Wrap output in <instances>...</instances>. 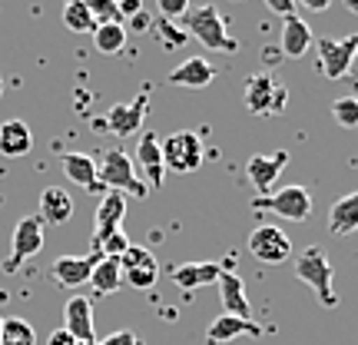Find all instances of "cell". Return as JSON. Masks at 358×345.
I'll return each instance as SVG.
<instances>
[{"label":"cell","mask_w":358,"mask_h":345,"mask_svg":"<svg viewBox=\"0 0 358 345\" xmlns=\"http://www.w3.org/2000/svg\"><path fill=\"white\" fill-rule=\"evenodd\" d=\"M266 7H268L272 13H279L282 20H285V17H292V13H299V7H295L292 0H268Z\"/></svg>","instance_id":"obj_33"},{"label":"cell","mask_w":358,"mask_h":345,"mask_svg":"<svg viewBox=\"0 0 358 345\" xmlns=\"http://www.w3.org/2000/svg\"><path fill=\"white\" fill-rule=\"evenodd\" d=\"M90 286H93V293L100 295H113L120 286H123V269H120V259H106L103 256L93 269V276H90Z\"/></svg>","instance_id":"obj_25"},{"label":"cell","mask_w":358,"mask_h":345,"mask_svg":"<svg viewBox=\"0 0 358 345\" xmlns=\"http://www.w3.org/2000/svg\"><path fill=\"white\" fill-rule=\"evenodd\" d=\"M249 253L266 262V266H275V262H285L292 256V239L279 230V226H256L252 236H249Z\"/></svg>","instance_id":"obj_9"},{"label":"cell","mask_w":358,"mask_h":345,"mask_svg":"<svg viewBox=\"0 0 358 345\" xmlns=\"http://www.w3.org/2000/svg\"><path fill=\"white\" fill-rule=\"evenodd\" d=\"M289 103V90L272 73H256L245 80V110L252 116H279Z\"/></svg>","instance_id":"obj_4"},{"label":"cell","mask_w":358,"mask_h":345,"mask_svg":"<svg viewBox=\"0 0 358 345\" xmlns=\"http://www.w3.org/2000/svg\"><path fill=\"white\" fill-rule=\"evenodd\" d=\"M355 60H358V34H355Z\"/></svg>","instance_id":"obj_39"},{"label":"cell","mask_w":358,"mask_h":345,"mask_svg":"<svg viewBox=\"0 0 358 345\" xmlns=\"http://www.w3.org/2000/svg\"><path fill=\"white\" fill-rule=\"evenodd\" d=\"M358 230V192H348L342 199H335L329 209V232L335 236H352Z\"/></svg>","instance_id":"obj_24"},{"label":"cell","mask_w":358,"mask_h":345,"mask_svg":"<svg viewBox=\"0 0 358 345\" xmlns=\"http://www.w3.org/2000/svg\"><path fill=\"white\" fill-rule=\"evenodd\" d=\"M13 253L7 256V262H3V269L7 272H17L20 269V262H27L30 256H37L40 249H43V223H40V216H24L17 226H13Z\"/></svg>","instance_id":"obj_8"},{"label":"cell","mask_w":358,"mask_h":345,"mask_svg":"<svg viewBox=\"0 0 358 345\" xmlns=\"http://www.w3.org/2000/svg\"><path fill=\"white\" fill-rule=\"evenodd\" d=\"M64 329L80 345H96V332H93V302L87 295H70L64 309Z\"/></svg>","instance_id":"obj_14"},{"label":"cell","mask_w":358,"mask_h":345,"mask_svg":"<svg viewBox=\"0 0 358 345\" xmlns=\"http://www.w3.org/2000/svg\"><path fill=\"white\" fill-rule=\"evenodd\" d=\"M93 47L106 57H116L127 47V24H96L93 30Z\"/></svg>","instance_id":"obj_26"},{"label":"cell","mask_w":358,"mask_h":345,"mask_svg":"<svg viewBox=\"0 0 358 345\" xmlns=\"http://www.w3.org/2000/svg\"><path fill=\"white\" fill-rule=\"evenodd\" d=\"M179 27L196 37L203 43L206 50H222V53H236L239 50V40L229 37V30H226V20H222V13L213 7V3H203V7H189V10L182 13V20Z\"/></svg>","instance_id":"obj_1"},{"label":"cell","mask_w":358,"mask_h":345,"mask_svg":"<svg viewBox=\"0 0 358 345\" xmlns=\"http://www.w3.org/2000/svg\"><path fill=\"white\" fill-rule=\"evenodd\" d=\"M216 77V66L209 64L206 57H189L179 66L169 70V83L173 87H186V90H206Z\"/></svg>","instance_id":"obj_16"},{"label":"cell","mask_w":358,"mask_h":345,"mask_svg":"<svg viewBox=\"0 0 358 345\" xmlns=\"http://www.w3.org/2000/svg\"><path fill=\"white\" fill-rule=\"evenodd\" d=\"M308 47H312V30L306 27V20L292 13V17H285L282 20V53L289 57V60H299V57H306Z\"/></svg>","instance_id":"obj_22"},{"label":"cell","mask_w":358,"mask_h":345,"mask_svg":"<svg viewBox=\"0 0 358 345\" xmlns=\"http://www.w3.org/2000/svg\"><path fill=\"white\" fill-rule=\"evenodd\" d=\"M64 173L70 183L83 186L87 192H100V176H96V160L87 153H64Z\"/></svg>","instance_id":"obj_23"},{"label":"cell","mask_w":358,"mask_h":345,"mask_svg":"<svg viewBox=\"0 0 358 345\" xmlns=\"http://www.w3.org/2000/svg\"><path fill=\"white\" fill-rule=\"evenodd\" d=\"M332 116L342 127L355 129L358 127V97H338V100L332 103Z\"/></svg>","instance_id":"obj_30"},{"label":"cell","mask_w":358,"mask_h":345,"mask_svg":"<svg viewBox=\"0 0 358 345\" xmlns=\"http://www.w3.org/2000/svg\"><path fill=\"white\" fill-rule=\"evenodd\" d=\"M123 216H127V196L123 192H106L100 199V206H96V216H93V253L113 232L123 230Z\"/></svg>","instance_id":"obj_10"},{"label":"cell","mask_w":358,"mask_h":345,"mask_svg":"<svg viewBox=\"0 0 358 345\" xmlns=\"http://www.w3.org/2000/svg\"><path fill=\"white\" fill-rule=\"evenodd\" d=\"M116 7H120V17H136V13H143L140 0H123V3H116Z\"/></svg>","instance_id":"obj_35"},{"label":"cell","mask_w":358,"mask_h":345,"mask_svg":"<svg viewBox=\"0 0 358 345\" xmlns=\"http://www.w3.org/2000/svg\"><path fill=\"white\" fill-rule=\"evenodd\" d=\"M150 27H153V17H150V13L143 10V13H136V17H133V30H150Z\"/></svg>","instance_id":"obj_36"},{"label":"cell","mask_w":358,"mask_h":345,"mask_svg":"<svg viewBox=\"0 0 358 345\" xmlns=\"http://www.w3.org/2000/svg\"><path fill=\"white\" fill-rule=\"evenodd\" d=\"M222 269L226 266H219V262H182V266H176L169 272V279L176 282L179 289L192 293V289H199L206 282H216L222 276Z\"/></svg>","instance_id":"obj_21"},{"label":"cell","mask_w":358,"mask_h":345,"mask_svg":"<svg viewBox=\"0 0 358 345\" xmlns=\"http://www.w3.org/2000/svg\"><path fill=\"white\" fill-rule=\"evenodd\" d=\"M96 345H143V339L136 332H129V329H120V332L106 335V339H100Z\"/></svg>","instance_id":"obj_32"},{"label":"cell","mask_w":358,"mask_h":345,"mask_svg":"<svg viewBox=\"0 0 358 345\" xmlns=\"http://www.w3.org/2000/svg\"><path fill=\"white\" fill-rule=\"evenodd\" d=\"M219 299H222V312L226 316H236V319H249L252 316V306L245 299V282L232 272V269H222L219 276Z\"/></svg>","instance_id":"obj_15"},{"label":"cell","mask_w":358,"mask_h":345,"mask_svg":"<svg viewBox=\"0 0 358 345\" xmlns=\"http://www.w3.org/2000/svg\"><path fill=\"white\" fill-rule=\"evenodd\" d=\"M156 10H159L163 20H173V24H176V20H182V13L189 10V3H186V0H159Z\"/></svg>","instance_id":"obj_31"},{"label":"cell","mask_w":358,"mask_h":345,"mask_svg":"<svg viewBox=\"0 0 358 345\" xmlns=\"http://www.w3.org/2000/svg\"><path fill=\"white\" fill-rule=\"evenodd\" d=\"M96 176H100L103 190L110 192H123V196H136V199H146V192H150V186H143V179L133 169V160L123 150H106L96 167Z\"/></svg>","instance_id":"obj_3"},{"label":"cell","mask_w":358,"mask_h":345,"mask_svg":"<svg viewBox=\"0 0 358 345\" xmlns=\"http://www.w3.org/2000/svg\"><path fill=\"white\" fill-rule=\"evenodd\" d=\"M60 17H64V27L70 34H93L96 30V20H93V13H90V7L83 0H70Z\"/></svg>","instance_id":"obj_27"},{"label":"cell","mask_w":358,"mask_h":345,"mask_svg":"<svg viewBox=\"0 0 358 345\" xmlns=\"http://www.w3.org/2000/svg\"><path fill=\"white\" fill-rule=\"evenodd\" d=\"M306 7L308 10H315V13H322V10H329V0H306Z\"/></svg>","instance_id":"obj_37"},{"label":"cell","mask_w":358,"mask_h":345,"mask_svg":"<svg viewBox=\"0 0 358 345\" xmlns=\"http://www.w3.org/2000/svg\"><path fill=\"white\" fill-rule=\"evenodd\" d=\"M163 163L173 173H192L203 167V140L192 129H176L163 140Z\"/></svg>","instance_id":"obj_6"},{"label":"cell","mask_w":358,"mask_h":345,"mask_svg":"<svg viewBox=\"0 0 358 345\" xmlns=\"http://www.w3.org/2000/svg\"><path fill=\"white\" fill-rule=\"evenodd\" d=\"M153 30H156V37L163 40L169 50H176V47H182V43L189 40V34H186L182 27L173 24V20H163V17H156V20H153Z\"/></svg>","instance_id":"obj_29"},{"label":"cell","mask_w":358,"mask_h":345,"mask_svg":"<svg viewBox=\"0 0 358 345\" xmlns=\"http://www.w3.org/2000/svg\"><path fill=\"white\" fill-rule=\"evenodd\" d=\"M34 150V133L24 120H3L0 123V156L7 160H17V156H27Z\"/></svg>","instance_id":"obj_20"},{"label":"cell","mask_w":358,"mask_h":345,"mask_svg":"<svg viewBox=\"0 0 358 345\" xmlns=\"http://www.w3.org/2000/svg\"><path fill=\"white\" fill-rule=\"evenodd\" d=\"M345 7H348V10H352V13H358V0H348Z\"/></svg>","instance_id":"obj_38"},{"label":"cell","mask_w":358,"mask_h":345,"mask_svg":"<svg viewBox=\"0 0 358 345\" xmlns=\"http://www.w3.org/2000/svg\"><path fill=\"white\" fill-rule=\"evenodd\" d=\"M0 335H3V316H0Z\"/></svg>","instance_id":"obj_40"},{"label":"cell","mask_w":358,"mask_h":345,"mask_svg":"<svg viewBox=\"0 0 358 345\" xmlns=\"http://www.w3.org/2000/svg\"><path fill=\"white\" fill-rule=\"evenodd\" d=\"M40 223H47V226H64L73 219V199H70V192L60 190V186H47V190L40 192Z\"/></svg>","instance_id":"obj_17"},{"label":"cell","mask_w":358,"mask_h":345,"mask_svg":"<svg viewBox=\"0 0 358 345\" xmlns=\"http://www.w3.org/2000/svg\"><path fill=\"white\" fill-rule=\"evenodd\" d=\"M47 345H80L73 335L66 332V329H57V332H50V339H47Z\"/></svg>","instance_id":"obj_34"},{"label":"cell","mask_w":358,"mask_h":345,"mask_svg":"<svg viewBox=\"0 0 358 345\" xmlns=\"http://www.w3.org/2000/svg\"><path fill=\"white\" fill-rule=\"evenodd\" d=\"M239 335H262V325L252 319H236V316H219L213 319L209 325V332H206V345H226L232 339H239Z\"/></svg>","instance_id":"obj_19"},{"label":"cell","mask_w":358,"mask_h":345,"mask_svg":"<svg viewBox=\"0 0 358 345\" xmlns=\"http://www.w3.org/2000/svg\"><path fill=\"white\" fill-rule=\"evenodd\" d=\"M319 66L329 80H345L352 64H355V37L345 40H332V37H319Z\"/></svg>","instance_id":"obj_7"},{"label":"cell","mask_w":358,"mask_h":345,"mask_svg":"<svg viewBox=\"0 0 358 345\" xmlns=\"http://www.w3.org/2000/svg\"><path fill=\"white\" fill-rule=\"evenodd\" d=\"M0 97H3V77H0Z\"/></svg>","instance_id":"obj_41"},{"label":"cell","mask_w":358,"mask_h":345,"mask_svg":"<svg viewBox=\"0 0 358 345\" xmlns=\"http://www.w3.org/2000/svg\"><path fill=\"white\" fill-rule=\"evenodd\" d=\"M289 150H275V153H256L249 156V163H245V176L249 183L256 186L259 196H268V190L275 186V179L285 167H289Z\"/></svg>","instance_id":"obj_11"},{"label":"cell","mask_w":358,"mask_h":345,"mask_svg":"<svg viewBox=\"0 0 358 345\" xmlns=\"http://www.w3.org/2000/svg\"><path fill=\"white\" fill-rule=\"evenodd\" d=\"M146 103H150V90H143L140 97L129 103H116V106H110L103 127L110 129L113 136H133V133H140L143 116H146Z\"/></svg>","instance_id":"obj_12"},{"label":"cell","mask_w":358,"mask_h":345,"mask_svg":"<svg viewBox=\"0 0 358 345\" xmlns=\"http://www.w3.org/2000/svg\"><path fill=\"white\" fill-rule=\"evenodd\" d=\"M136 163L143 167L150 186L159 190L163 186V173H166V163H163V143L156 140V133H143L140 146H136Z\"/></svg>","instance_id":"obj_18"},{"label":"cell","mask_w":358,"mask_h":345,"mask_svg":"<svg viewBox=\"0 0 358 345\" xmlns=\"http://www.w3.org/2000/svg\"><path fill=\"white\" fill-rule=\"evenodd\" d=\"M295 276L306 282L312 293L322 299V306L335 309L338 306V295L332 293V276H335V266L329 262V256H325V249H319V246H308L306 253H299V259H295Z\"/></svg>","instance_id":"obj_2"},{"label":"cell","mask_w":358,"mask_h":345,"mask_svg":"<svg viewBox=\"0 0 358 345\" xmlns=\"http://www.w3.org/2000/svg\"><path fill=\"white\" fill-rule=\"evenodd\" d=\"M252 209H266V213L289 219V223H306L308 213H312V196H308L306 186H282L279 192L256 196Z\"/></svg>","instance_id":"obj_5"},{"label":"cell","mask_w":358,"mask_h":345,"mask_svg":"<svg viewBox=\"0 0 358 345\" xmlns=\"http://www.w3.org/2000/svg\"><path fill=\"white\" fill-rule=\"evenodd\" d=\"M0 345H37V332L27 319H3V335H0Z\"/></svg>","instance_id":"obj_28"},{"label":"cell","mask_w":358,"mask_h":345,"mask_svg":"<svg viewBox=\"0 0 358 345\" xmlns=\"http://www.w3.org/2000/svg\"><path fill=\"white\" fill-rule=\"evenodd\" d=\"M100 259H103L100 253H90V256H60L50 266V276L60 289H80V286L90 282V276H93V269H96Z\"/></svg>","instance_id":"obj_13"}]
</instances>
